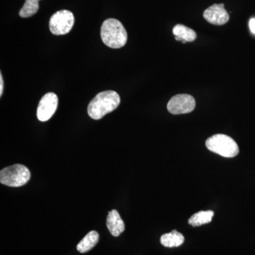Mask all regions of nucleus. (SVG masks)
<instances>
[{
    "label": "nucleus",
    "instance_id": "nucleus-1",
    "mask_svg": "<svg viewBox=\"0 0 255 255\" xmlns=\"http://www.w3.org/2000/svg\"><path fill=\"white\" fill-rule=\"evenodd\" d=\"M119 94L113 90L100 92L89 104L87 112L92 119L100 120L105 115L117 110L120 105Z\"/></svg>",
    "mask_w": 255,
    "mask_h": 255
},
{
    "label": "nucleus",
    "instance_id": "nucleus-2",
    "mask_svg": "<svg viewBox=\"0 0 255 255\" xmlns=\"http://www.w3.org/2000/svg\"><path fill=\"white\" fill-rule=\"evenodd\" d=\"M101 37L106 46L112 48H122L128 39L123 24L115 18H108L104 21L101 28Z\"/></svg>",
    "mask_w": 255,
    "mask_h": 255
},
{
    "label": "nucleus",
    "instance_id": "nucleus-3",
    "mask_svg": "<svg viewBox=\"0 0 255 255\" xmlns=\"http://www.w3.org/2000/svg\"><path fill=\"white\" fill-rule=\"evenodd\" d=\"M206 146L211 152L224 157H234L239 153V147L234 140L224 134H216L207 139Z\"/></svg>",
    "mask_w": 255,
    "mask_h": 255
},
{
    "label": "nucleus",
    "instance_id": "nucleus-4",
    "mask_svg": "<svg viewBox=\"0 0 255 255\" xmlns=\"http://www.w3.org/2000/svg\"><path fill=\"white\" fill-rule=\"evenodd\" d=\"M30 178L29 169L23 164H13L0 172V182L10 187H22L29 181Z\"/></svg>",
    "mask_w": 255,
    "mask_h": 255
},
{
    "label": "nucleus",
    "instance_id": "nucleus-5",
    "mask_svg": "<svg viewBox=\"0 0 255 255\" xmlns=\"http://www.w3.org/2000/svg\"><path fill=\"white\" fill-rule=\"evenodd\" d=\"M75 23L73 13L68 10H60L57 11L50 19L49 27L53 34L65 35L71 31Z\"/></svg>",
    "mask_w": 255,
    "mask_h": 255
},
{
    "label": "nucleus",
    "instance_id": "nucleus-6",
    "mask_svg": "<svg viewBox=\"0 0 255 255\" xmlns=\"http://www.w3.org/2000/svg\"><path fill=\"white\" fill-rule=\"evenodd\" d=\"M196 107V101L189 95H177L174 96L167 104V110L169 113L178 115L190 113Z\"/></svg>",
    "mask_w": 255,
    "mask_h": 255
},
{
    "label": "nucleus",
    "instance_id": "nucleus-7",
    "mask_svg": "<svg viewBox=\"0 0 255 255\" xmlns=\"http://www.w3.org/2000/svg\"><path fill=\"white\" fill-rule=\"evenodd\" d=\"M58 98L55 94L49 92L42 97L38 109L37 118L40 122H47L49 120L58 108Z\"/></svg>",
    "mask_w": 255,
    "mask_h": 255
},
{
    "label": "nucleus",
    "instance_id": "nucleus-8",
    "mask_svg": "<svg viewBox=\"0 0 255 255\" xmlns=\"http://www.w3.org/2000/svg\"><path fill=\"white\" fill-rule=\"evenodd\" d=\"M204 17L208 22L221 26L229 21L230 16L228 11L225 9L224 4H216L204 11Z\"/></svg>",
    "mask_w": 255,
    "mask_h": 255
},
{
    "label": "nucleus",
    "instance_id": "nucleus-9",
    "mask_svg": "<svg viewBox=\"0 0 255 255\" xmlns=\"http://www.w3.org/2000/svg\"><path fill=\"white\" fill-rule=\"evenodd\" d=\"M107 226L111 234L114 237H118L125 230V224L117 210L109 212L107 219Z\"/></svg>",
    "mask_w": 255,
    "mask_h": 255
},
{
    "label": "nucleus",
    "instance_id": "nucleus-10",
    "mask_svg": "<svg viewBox=\"0 0 255 255\" xmlns=\"http://www.w3.org/2000/svg\"><path fill=\"white\" fill-rule=\"evenodd\" d=\"M172 31L176 40L182 41L183 43L195 41L197 36L194 30L182 24L176 25Z\"/></svg>",
    "mask_w": 255,
    "mask_h": 255
},
{
    "label": "nucleus",
    "instance_id": "nucleus-11",
    "mask_svg": "<svg viewBox=\"0 0 255 255\" xmlns=\"http://www.w3.org/2000/svg\"><path fill=\"white\" fill-rule=\"evenodd\" d=\"M100 241V236L97 231H90L87 233L85 237L78 243L77 250L80 253H85L91 251Z\"/></svg>",
    "mask_w": 255,
    "mask_h": 255
},
{
    "label": "nucleus",
    "instance_id": "nucleus-12",
    "mask_svg": "<svg viewBox=\"0 0 255 255\" xmlns=\"http://www.w3.org/2000/svg\"><path fill=\"white\" fill-rule=\"evenodd\" d=\"M184 242V236L175 230L172 232L162 235L160 238L161 244L166 248H176L182 246Z\"/></svg>",
    "mask_w": 255,
    "mask_h": 255
},
{
    "label": "nucleus",
    "instance_id": "nucleus-13",
    "mask_svg": "<svg viewBox=\"0 0 255 255\" xmlns=\"http://www.w3.org/2000/svg\"><path fill=\"white\" fill-rule=\"evenodd\" d=\"M214 216V212L213 211H199L193 215L189 219V224L193 227L202 226L211 223Z\"/></svg>",
    "mask_w": 255,
    "mask_h": 255
},
{
    "label": "nucleus",
    "instance_id": "nucleus-14",
    "mask_svg": "<svg viewBox=\"0 0 255 255\" xmlns=\"http://www.w3.org/2000/svg\"><path fill=\"white\" fill-rule=\"evenodd\" d=\"M40 0H26L24 4L19 11V16L22 18H28L36 14L39 9Z\"/></svg>",
    "mask_w": 255,
    "mask_h": 255
},
{
    "label": "nucleus",
    "instance_id": "nucleus-15",
    "mask_svg": "<svg viewBox=\"0 0 255 255\" xmlns=\"http://www.w3.org/2000/svg\"><path fill=\"white\" fill-rule=\"evenodd\" d=\"M249 26H250V29H251L252 33H253V34H255V18H251V19L250 20Z\"/></svg>",
    "mask_w": 255,
    "mask_h": 255
},
{
    "label": "nucleus",
    "instance_id": "nucleus-16",
    "mask_svg": "<svg viewBox=\"0 0 255 255\" xmlns=\"http://www.w3.org/2000/svg\"><path fill=\"white\" fill-rule=\"evenodd\" d=\"M3 88H4V82H3L2 75L0 74V96L2 95Z\"/></svg>",
    "mask_w": 255,
    "mask_h": 255
}]
</instances>
